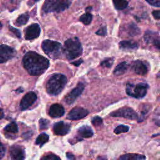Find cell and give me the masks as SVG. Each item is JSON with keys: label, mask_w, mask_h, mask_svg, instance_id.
<instances>
[{"label": "cell", "mask_w": 160, "mask_h": 160, "mask_svg": "<svg viewBox=\"0 0 160 160\" xmlns=\"http://www.w3.org/2000/svg\"><path fill=\"white\" fill-rule=\"evenodd\" d=\"M144 39L147 43H151L154 46H155V47L158 49H159L160 48L159 37V34L157 32H153L151 31H148L144 34Z\"/></svg>", "instance_id": "cell-15"}, {"label": "cell", "mask_w": 160, "mask_h": 160, "mask_svg": "<svg viewBox=\"0 0 160 160\" xmlns=\"http://www.w3.org/2000/svg\"><path fill=\"white\" fill-rule=\"evenodd\" d=\"M52 129L56 135L64 136L69 132L71 129V125L64 121H59L54 124Z\"/></svg>", "instance_id": "cell-13"}, {"label": "cell", "mask_w": 160, "mask_h": 160, "mask_svg": "<svg viewBox=\"0 0 160 160\" xmlns=\"http://www.w3.org/2000/svg\"><path fill=\"white\" fill-rule=\"evenodd\" d=\"M127 32L128 35L130 36H137L141 33L140 29L134 23L132 22L128 24L127 28Z\"/></svg>", "instance_id": "cell-22"}, {"label": "cell", "mask_w": 160, "mask_h": 160, "mask_svg": "<svg viewBox=\"0 0 160 160\" xmlns=\"http://www.w3.org/2000/svg\"><path fill=\"white\" fill-rule=\"evenodd\" d=\"M110 116L112 117H122L131 120H134L138 118L137 112L131 108L129 107H123L118 109V110L112 112L110 114Z\"/></svg>", "instance_id": "cell-7"}, {"label": "cell", "mask_w": 160, "mask_h": 160, "mask_svg": "<svg viewBox=\"0 0 160 160\" xmlns=\"http://www.w3.org/2000/svg\"><path fill=\"white\" fill-rule=\"evenodd\" d=\"M129 128L128 126L125 125H119L114 130V132L116 134H120L123 132H126L129 131Z\"/></svg>", "instance_id": "cell-28"}, {"label": "cell", "mask_w": 160, "mask_h": 160, "mask_svg": "<svg viewBox=\"0 0 160 160\" xmlns=\"http://www.w3.org/2000/svg\"><path fill=\"white\" fill-rule=\"evenodd\" d=\"M39 127L41 129H48L49 125V121L46 119L41 118L39 121Z\"/></svg>", "instance_id": "cell-30"}, {"label": "cell", "mask_w": 160, "mask_h": 160, "mask_svg": "<svg viewBox=\"0 0 160 160\" xmlns=\"http://www.w3.org/2000/svg\"><path fill=\"white\" fill-rule=\"evenodd\" d=\"M98 160H107V159L104 157H98Z\"/></svg>", "instance_id": "cell-41"}, {"label": "cell", "mask_w": 160, "mask_h": 160, "mask_svg": "<svg viewBox=\"0 0 160 160\" xmlns=\"http://www.w3.org/2000/svg\"><path fill=\"white\" fill-rule=\"evenodd\" d=\"M41 48L45 54L52 59L59 58L62 51V45L60 42L49 39L43 41Z\"/></svg>", "instance_id": "cell-5"}, {"label": "cell", "mask_w": 160, "mask_h": 160, "mask_svg": "<svg viewBox=\"0 0 160 160\" xmlns=\"http://www.w3.org/2000/svg\"><path fill=\"white\" fill-rule=\"evenodd\" d=\"M24 68L31 76H39L49 66V60L34 51H29L22 58Z\"/></svg>", "instance_id": "cell-1"}, {"label": "cell", "mask_w": 160, "mask_h": 160, "mask_svg": "<svg viewBox=\"0 0 160 160\" xmlns=\"http://www.w3.org/2000/svg\"><path fill=\"white\" fill-rule=\"evenodd\" d=\"M49 141V136L43 132L40 134L36 138V140L35 141V144L36 145L40 146V147H42L46 142H47Z\"/></svg>", "instance_id": "cell-23"}, {"label": "cell", "mask_w": 160, "mask_h": 160, "mask_svg": "<svg viewBox=\"0 0 160 160\" xmlns=\"http://www.w3.org/2000/svg\"><path fill=\"white\" fill-rule=\"evenodd\" d=\"M146 156L142 154L128 153L121 156L118 160H145Z\"/></svg>", "instance_id": "cell-20"}, {"label": "cell", "mask_w": 160, "mask_h": 160, "mask_svg": "<svg viewBox=\"0 0 160 160\" xmlns=\"http://www.w3.org/2000/svg\"><path fill=\"white\" fill-rule=\"evenodd\" d=\"M41 160H61V159L56 155L50 153L46 156H44Z\"/></svg>", "instance_id": "cell-31"}, {"label": "cell", "mask_w": 160, "mask_h": 160, "mask_svg": "<svg viewBox=\"0 0 160 160\" xmlns=\"http://www.w3.org/2000/svg\"><path fill=\"white\" fill-rule=\"evenodd\" d=\"M150 5L159 8L160 6V0H146Z\"/></svg>", "instance_id": "cell-34"}, {"label": "cell", "mask_w": 160, "mask_h": 160, "mask_svg": "<svg viewBox=\"0 0 160 160\" xmlns=\"http://www.w3.org/2000/svg\"><path fill=\"white\" fill-rule=\"evenodd\" d=\"M152 16L154 17V19H160V11L159 10H157V11H154L152 12Z\"/></svg>", "instance_id": "cell-37"}, {"label": "cell", "mask_w": 160, "mask_h": 160, "mask_svg": "<svg viewBox=\"0 0 160 160\" xmlns=\"http://www.w3.org/2000/svg\"><path fill=\"white\" fill-rule=\"evenodd\" d=\"M83 62V61H82V59H79V60H78V61H74V62H71V64H73V65H74V66H79L82 62Z\"/></svg>", "instance_id": "cell-39"}, {"label": "cell", "mask_w": 160, "mask_h": 160, "mask_svg": "<svg viewBox=\"0 0 160 160\" xmlns=\"http://www.w3.org/2000/svg\"><path fill=\"white\" fill-rule=\"evenodd\" d=\"M10 1H13V0H10Z\"/></svg>", "instance_id": "cell-44"}, {"label": "cell", "mask_w": 160, "mask_h": 160, "mask_svg": "<svg viewBox=\"0 0 160 160\" xmlns=\"http://www.w3.org/2000/svg\"><path fill=\"white\" fill-rule=\"evenodd\" d=\"M16 55V51L5 44L0 45V63H3L12 59Z\"/></svg>", "instance_id": "cell-9"}, {"label": "cell", "mask_w": 160, "mask_h": 160, "mask_svg": "<svg viewBox=\"0 0 160 160\" xmlns=\"http://www.w3.org/2000/svg\"><path fill=\"white\" fill-rule=\"evenodd\" d=\"M4 131L9 133H17L18 132V127L16 122H12L7 125L4 129Z\"/></svg>", "instance_id": "cell-27"}, {"label": "cell", "mask_w": 160, "mask_h": 160, "mask_svg": "<svg viewBox=\"0 0 160 160\" xmlns=\"http://www.w3.org/2000/svg\"><path fill=\"white\" fill-rule=\"evenodd\" d=\"M64 109L59 104H54L51 106L49 110V115L52 118H60L64 114Z\"/></svg>", "instance_id": "cell-17"}, {"label": "cell", "mask_w": 160, "mask_h": 160, "mask_svg": "<svg viewBox=\"0 0 160 160\" xmlns=\"http://www.w3.org/2000/svg\"><path fill=\"white\" fill-rule=\"evenodd\" d=\"M92 19V16L90 12H86V13L81 15L79 18V21L84 25H89Z\"/></svg>", "instance_id": "cell-26"}, {"label": "cell", "mask_w": 160, "mask_h": 160, "mask_svg": "<svg viewBox=\"0 0 160 160\" xmlns=\"http://www.w3.org/2000/svg\"><path fill=\"white\" fill-rule=\"evenodd\" d=\"M78 135L81 138H89L93 136V131L89 126H82L78 129Z\"/></svg>", "instance_id": "cell-18"}, {"label": "cell", "mask_w": 160, "mask_h": 160, "mask_svg": "<svg viewBox=\"0 0 160 160\" xmlns=\"http://www.w3.org/2000/svg\"><path fill=\"white\" fill-rule=\"evenodd\" d=\"M62 52L68 60H72L82 53V47L78 38H72L67 39L64 42Z\"/></svg>", "instance_id": "cell-3"}, {"label": "cell", "mask_w": 160, "mask_h": 160, "mask_svg": "<svg viewBox=\"0 0 160 160\" xmlns=\"http://www.w3.org/2000/svg\"><path fill=\"white\" fill-rule=\"evenodd\" d=\"M131 67L132 69L136 74L141 76H145L148 71L146 64L140 60H136L134 61Z\"/></svg>", "instance_id": "cell-16"}, {"label": "cell", "mask_w": 160, "mask_h": 160, "mask_svg": "<svg viewBox=\"0 0 160 160\" xmlns=\"http://www.w3.org/2000/svg\"><path fill=\"white\" fill-rule=\"evenodd\" d=\"M70 4L69 0H45L42 11L44 13L60 12L67 9Z\"/></svg>", "instance_id": "cell-4"}, {"label": "cell", "mask_w": 160, "mask_h": 160, "mask_svg": "<svg viewBox=\"0 0 160 160\" xmlns=\"http://www.w3.org/2000/svg\"><path fill=\"white\" fill-rule=\"evenodd\" d=\"M96 34L99 36H104L107 34V28L106 26H102L100 29H99L96 32Z\"/></svg>", "instance_id": "cell-33"}, {"label": "cell", "mask_w": 160, "mask_h": 160, "mask_svg": "<svg viewBox=\"0 0 160 160\" xmlns=\"http://www.w3.org/2000/svg\"><path fill=\"white\" fill-rule=\"evenodd\" d=\"M2 27V24L1 23V22H0V28Z\"/></svg>", "instance_id": "cell-42"}, {"label": "cell", "mask_w": 160, "mask_h": 160, "mask_svg": "<svg viewBox=\"0 0 160 160\" xmlns=\"http://www.w3.org/2000/svg\"><path fill=\"white\" fill-rule=\"evenodd\" d=\"M89 114V111L81 107H76L69 111L67 115V119L69 120H78L85 118Z\"/></svg>", "instance_id": "cell-12"}, {"label": "cell", "mask_w": 160, "mask_h": 160, "mask_svg": "<svg viewBox=\"0 0 160 160\" xmlns=\"http://www.w3.org/2000/svg\"><path fill=\"white\" fill-rule=\"evenodd\" d=\"M5 154V148L2 144L0 142V159H1Z\"/></svg>", "instance_id": "cell-36"}, {"label": "cell", "mask_w": 160, "mask_h": 160, "mask_svg": "<svg viewBox=\"0 0 160 160\" xmlns=\"http://www.w3.org/2000/svg\"><path fill=\"white\" fill-rule=\"evenodd\" d=\"M148 88V85L145 82H139L136 84L128 83L126 91L128 95L134 98L140 99L146 95Z\"/></svg>", "instance_id": "cell-6"}, {"label": "cell", "mask_w": 160, "mask_h": 160, "mask_svg": "<svg viewBox=\"0 0 160 160\" xmlns=\"http://www.w3.org/2000/svg\"><path fill=\"white\" fill-rule=\"evenodd\" d=\"M4 116V112L2 111V109H0V119H2Z\"/></svg>", "instance_id": "cell-40"}, {"label": "cell", "mask_w": 160, "mask_h": 160, "mask_svg": "<svg viewBox=\"0 0 160 160\" xmlns=\"http://www.w3.org/2000/svg\"><path fill=\"white\" fill-rule=\"evenodd\" d=\"M84 89V84L82 82H79L78 85L64 97V101L68 105L73 104L76 99L81 94Z\"/></svg>", "instance_id": "cell-8"}, {"label": "cell", "mask_w": 160, "mask_h": 160, "mask_svg": "<svg viewBox=\"0 0 160 160\" xmlns=\"http://www.w3.org/2000/svg\"><path fill=\"white\" fill-rule=\"evenodd\" d=\"M91 122L94 126H99L102 123V119L99 116H94L92 118Z\"/></svg>", "instance_id": "cell-32"}, {"label": "cell", "mask_w": 160, "mask_h": 160, "mask_svg": "<svg viewBox=\"0 0 160 160\" xmlns=\"http://www.w3.org/2000/svg\"><path fill=\"white\" fill-rule=\"evenodd\" d=\"M114 62V58H107L101 62V66L105 68H111Z\"/></svg>", "instance_id": "cell-29"}, {"label": "cell", "mask_w": 160, "mask_h": 160, "mask_svg": "<svg viewBox=\"0 0 160 160\" xmlns=\"http://www.w3.org/2000/svg\"><path fill=\"white\" fill-rule=\"evenodd\" d=\"M34 2H37V1H38L39 0H33Z\"/></svg>", "instance_id": "cell-43"}, {"label": "cell", "mask_w": 160, "mask_h": 160, "mask_svg": "<svg viewBox=\"0 0 160 160\" xmlns=\"http://www.w3.org/2000/svg\"><path fill=\"white\" fill-rule=\"evenodd\" d=\"M9 30H10L12 32H13L18 38H21V32H20V31H19V29H16V28H13V27H12V26H9Z\"/></svg>", "instance_id": "cell-35"}, {"label": "cell", "mask_w": 160, "mask_h": 160, "mask_svg": "<svg viewBox=\"0 0 160 160\" xmlns=\"http://www.w3.org/2000/svg\"><path fill=\"white\" fill-rule=\"evenodd\" d=\"M138 46V44L133 41H122L119 43V48L123 50H135Z\"/></svg>", "instance_id": "cell-19"}, {"label": "cell", "mask_w": 160, "mask_h": 160, "mask_svg": "<svg viewBox=\"0 0 160 160\" xmlns=\"http://www.w3.org/2000/svg\"><path fill=\"white\" fill-rule=\"evenodd\" d=\"M10 156L12 160H24V149L22 146L19 145L12 146L10 148Z\"/></svg>", "instance_id": "cell-14"}, {"label": "cell", "mask_w": 160, "mask_h": 160, "mask_svg": "<svg viewBox=\"0 0 160 160\" xmlns=\"http://www.w3.org/2000/svg\"><path fill=\"white\" fill-rule=\"evenodd\" d=\"M37 100V95L34 92L31 91L26 93L20 102V109L22 111H24L31 106Z\"/></svg>", "instance_id": "cell-10"}, {"label": "cell", "mask_w": 160, "mask_h": 160, "mask_svg": "<svg viewBox=\"0 0 160 160\" xmlns=\"http://www.w3.org/2000/svg\"><path fill=\"white\" fill-rule=\"evenodd\" d=\"M114 8L118 10H122L127 8L128 2L126 0H112Z\"/></svg>", "instance_id": "cell-25"}, {"label": "cell", "mask_w": 160, "mask_h": 160, "mask_svg": "<svg viewBox=\"0 0 160 160\" xmlns=\"http://www.w3.org/2000/svg\"><path fill=\"white\" fill-rule=\"evenodd\" d=\"M66 156H67V158H68L69 160H76L75 156H74L72 154H71V153H70V152L66 153Z\"/></svg>", "instance_id": "cell-38"}, {"label": "cell", "mask_w": 160, "mask_h": 160, "mask_svg": "<svg viewBox=\"0 0 160 160\" xmlns=\"http://www.w3.org/2000/svg\"><path fill=\"white\" fill-rule=\"evenodd\" d=\"M67 82L65 75L57 73L52 74L46 83V91L50 96L58 95L64 89Z\"/></svg>", "instance_id": "cell-2"}, {"label": "cell", "mask_w": 160, "mask_h": 160, "mask_svg": "<svg viewBox=\"0 0 160 160\" xmlns=\"http://www.w3.org/2000/svg\"><path fill=\"white\" fill-rule=\"evenodd\" d=\"M41 33V28L38 23H34L27 27L25 29V39L32 40L38 38Z\"/></svg>", "instance_id": "cell-11"}, {"label": "cell", "mask_w": 160, "mask_h": 160, "mask_svg": "<svg viewBox=\"0 0 160 160\" xmlns=\"http://www.w3.org/2000/svg\"><path fill=\"white\" fill-rule=\"evenodd\" d=\"M128 68V64L123 61L121 63H119L114 69L113 71V74L116 76H119L124 74Z\"/></svg>", "instance_id": "cell-21"}, {"label": "cell", "mask_w": 160, "mask_h": 160, "mask_svg": "<svg viewBox=\"0 0 160 160\" xmlns=\"http://www.w3.org/2000/svg\"><path fill=\"white\" fill-rule=\"evenodd\" d=\"M29 18V15L28 12L22 14L17 18V19L15 22V24L17 26L24 25L28 22Z\"/></svg>", "instance_id": "cell-24"}]
</instances>
